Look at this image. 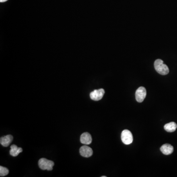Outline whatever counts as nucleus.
Segmentation results:
<instances>
[{
	"label": "nucleus",
	"mask_w": 177,
	"mask_h": 177,
	"mask_svg": "<svg viewBox=\"0 0 177 177\" xmlns=\"http://www.w3.org/2000/svg\"><path fill=\"white\" fill-rule=\"evenodd\" d=\"M80 142L85 145L90 144L92 142V136L88 132L82 133L80 137Z\"/></svg>",
	"instance_id": "0eeeda50"
},
{
	"label": "nucleus",
	"mask_w": 177,
	"mask_h": 177,
	"mask_svg": "<svg viewBox=\"0 0 177 177\" xmlns=\"http://www.w3.org/2000/svg\"><path fill=\"white\" fill-rule=\"evenodd\" d=\"M147 91L144 87H140L136 90L135 93V98L138 102L143 101L146 98Z\"/></svg>",
	"instance_id": "39448f33"
},
{
	"label": "nucleus",
	"mask_w": 177,
	"mask_h": 177,
	"mask_svg": "<svg viewBox=\"0 0 177 177\" xmlns=\"http://www.w3.org/2000/svg\"><path fill=\"white\" fill-rule=\"evenodd\" d=\"M102 177H106V176H102Z\"/></svg>",
	"instance_id": "4468645a"
},
{
	"label": "nucleus",
	"mask_w": 177,
	"mask_h": 177,
	"mask_svg": "<svg viewBox=\"0 0 177 177\" xmlns=\"http://www.w3.org/2000/svg\"><path fill=\"white\" fill-rule=\"evenodd\" d=\"M121 139L124 144H131L133 142V136L132 133L127 129H125L122 131Z\"/></svg>",
	"instance_id": "7ed1b4c3"
},
{
	"label": "nucleus",
	"mask_w": 177,
	"mask_h": 177,
	"mask_svg": "<svg viewBox=\"0 0 177 177\" xmlns=\"http://www.w3.org/2000/svg\"><path fill=\"white\" fill-rule=\"evenodd\" d=\"M105 94V90L103 89L95 90L91 92L90 94L91 99L94 101H100L103 98Z\"/></svg>",
	"instance_id": "20e7f679"
},
{
	"label": "nucleus",
	"mask_w": 177,
	"mask_h": 177,
	"mask_svg": "<svg viewBox=\"0 0 177 177\" xmlns=\"http://www.w3.org/2000/svg\"><path fill=\"white\" fill-rule=\"evenodd\" d=\"M9 173V170L8 169L3 166H0V176L1 177L6 176Z\"/></svg>",
	"instance_id": "f8f14e48"
},
{
	"label": "nucleus",
	"mask_w": 177,
	"mask_h": 177,
	"mask_svg": "<svg viewBox=\"0 0 177 177\" xmlns=\"http://www.w3.org/2000/svg\"><path fill=\"white\" fill-rule=\"evenodd\" d=\"M23 151L22 149L20 147H18L15 145H13L10 146V150L9 153L13 157H17L19 153H22Z\"/></svg>",
	"instance_id": "9d476101"
},
{
	"label": "nucleus",
	"mask_w": 177,
	"mask_h": 177,
	"mask_svg": "<svg viewBox=\"0 0 177 177\" xmlns=\"http://www.w3.org/2000/svg\"><path fill=\"white\" fill-rule=\"evenodd\" d=\"M54 163L51 160H49L46 158H40L39 161V168L43 170H48L51 171L53 170Z\"/></svg>",
	"instance_id": "f03ea898"
},
{
	"label": "nucleus",
	"mask_w": 177,
	"mask_h": 177,
	"mask_svg": "<svg viewBox=\"0 0 177 177\" xmlns=\"http://www.w3.org/2000/svg\"><path fill=\"white\" fill-rule=\"evenodd\" d=\"M161 152L165 155H171L173 152L174 148L172 145L169 144H165L162 145L160 148Z\"/></svg>",
	"instance_id": "6e6552de"
},
{
	"label": "nucleus",
	"mask_w": 177,
	"mask_h": 177,
	"mask_svg": "<svg viewBox=\"0 0 177 177\" xmlns=\"http://www.w3.org/2000/svg\"><path fill=\"white\" fill-rule=\"evenodd\" d=\"M177 128V124L175 122H170L166 124L164 127L165 130L169 132H174Z\"/></svg>",
	"instance_id": "9b49d317"
},
{
	"label": "nucleus",
	"mask_w": 177,
	"mask_h": 177,
	"mask_svg": "<svg viewBox=\"0 0 177 177\" xmlns=\"http://www.w3.org/2000/svg\"><path fill=\"white\" fill-rule=\"evenodd\" d=\"M154 67L156 71L162 76L167 75L169 72L168 67L163 63V61L161 59H157L155 61Z\"/></svg>",
	"instance_id": "f257e3e1"
},
{
	"label": "nucleus",
	"mask_w": 177,
	"mask_h": 177,
	"mask_svg": "<svg viewBox=\"0 0 177 177\" xmlns=\"http://www.w3.org/2000/svg\"><path fill=\"white\" fill-rule=\"evenodd\" d=\"M8 0H0V2L1 3H4L8 1Z\"/></svg>",
	"instance_id": "ddd939ff"
},
{
	"label": "nucleus",
	"mask_w": 177,
	"mask_h": 177,
	"mask_svg": "<svg viewBox=\"0 0 177 177\" xmlns=\"http://www.w3.org/2000/svg\"><path fill=\"white\" fill-rule=\"evenodd\" d=\"M79 151L81 156L83 157H90L93 154V149L87 146H83L81 147Z\"/></svg>",
	"instance_id": "423d86ee"
},
{
	"label": "nucleus",
	"mask_w": 177,
	"mask_h": 177,
	"mask_svg": "<svg viewBox=\"0 0 177 177\" xmlns=\"http://www.w3.org/2000/svg\"><path fill=\"white\" fill-rule=\"evenodd\" d=\"M13 140V136L11 135H8L4 137H1L0 143L4 147H8Z\"/></svg>",
	"instance_id": "1a4fd4ad"
}]
</instances>
